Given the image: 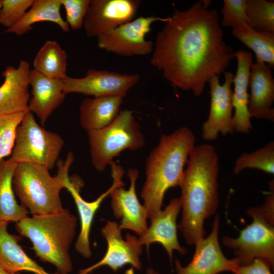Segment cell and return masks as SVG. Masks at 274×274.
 <instances>
[{"mask_svg": "<svg viewBox=\"0 0 274 274\" xmlns=\"http://www.w3.org/2000/svg\"><path fill=\"white\" fill-rule=\"evenodd\" d=\"M246 168H257L274 174V142L251 153H243L236 160L233 172L235 175Z\"/></svg>", "mask_w": 274, "mask_h": 274, "instance_id": "obj_28", "label": "cell"}, {"mask_svg": "<svg viewBox=\"0 0 274 274\" xmlns=\"http://www.w3.org/2000/svg\"><path fill=\"white\" fill-rule=\"evenodd\" d=\"M74 156L69 152L65 160H58V172L52 177L47 168L30 163H18L13 178V187L20 204L33 215L56 213L63 209L60 192L66 188L69 168Z\"/></svg>", "mask_w": 274, "mask_h": 274, "instance_id": "obj_5", "label": "cell"}, {"mask_svg": "<svg viewBox=\"0 0 274 274\" xmlns=\"http://www.w3.org/2000/svg\"><path fill=\"white\" fill-rule=\"evenodd\" d=\"M195 137L186 127L170 134H162L158 145L152 150L146 163V181L141 192L147 211L152 220L161 211L166 191L180 186L184 166L194 147Z\"/></svg>", "mask_w": 274, "mask_h": 274, "instance_id": "obj_3", "label": "cell"}, {"mask_svg": "<svg viewBox=\"0 0 274 274\" xmlns=\"http://www.w3.org/2000/svg\"><path fill=\"white\" fill-rule=\"evenodd\" d=\"M127 173L130 181V187L126 190L123 188L124 184L119 185L112 190L110 194L111 207L115 217L121 219L119 228L130 229L141 236L148 227L147 211L140 203L135 192L139 172L136 168H129Z\"/></svg>", "mask_w": 274, "mask_h": 274, "instance_id": "obj_16", "label": "cell"}, {"mask_svg": "<svg viewBox=\"0 0 274 274\" xmlns=\"http://www.w3.org/2000/svg\"><path fill=\"white\" fill-rule=\"evenodd\" d=\"M220 225L219 215L214 220L210 234L195 246L194 254L191 262L183 267L179 261L175 260L177 274H218L223 271L233 272L239 265L234 258L227 259L223 253L218 241Z\"/></svg>", "mask_w": 274, "mask_h": 274, "instance_id": "obj_12", "label": "cell"}, {"mask_svg": "<svg viewBox=\"0 0 274 274\" xmlns=\"http://www.w3.org/2000/svg\"><path fill=\"white\" fill-rule=\"evenodd\" d=\"M234 57L237 60V67L233 79L232 104L234 113L232 124L234 131L247 133L253 128L248 111V91L252 55L250 52L239 49L234 52Z\"/></svg>", "mask_w": 274, "mask_h": 274, "instance_id": "obj_21", "label": "cell"}, {"mask_svg": "<svg viewBox=\"0 0 274 274\" xmlns=\"http://www.w3.org/2000/svg\"><path fill=\"white\" fill-rule=\"evenodd\" d=\"M232 35L255 54L256 61L274 67V32L257 31L248 25L233 29Z\"/></svg>", "mask_w": 274, "mask_h": 274, "instance_id": "obj_27", "label": "cell"}, {"mask_svg": "<svg viewBox=\"0 0 274 274\" xmlns=\"http://www.w3.org/2000/svg\"><path fill=\"white\" fill-rule=\"evenodd\" d=\"M110 165L113 183L108 190L93 201H86L81 197L80 191L83 186L84 183L79 177L75 176L70 178L67 184L66 189L71 193L74 199L80 219L81 229L75 244V249L85 258H89L92 254L89 242V234L96 212L102 201L110 195L115 187L124 184L122 181L124 173L122 167L114 161L110 163Z\"/></svg>", "mask_w": 274, "mask_h": 274, "instance_id": "obj_15", "label": "cell"}, {"mask_svg": "<svg viewBox=\"0 0 274 274\" xmlns=\"http://www.w3.org/2000/svg\"><path fill=\"white\" fill-rule=\"evenodd\" d=\"M119 224L115 221H107L101 228V234L106 239L108 248L104 257L92 266L81 269L78 274H89L100 266L107 265L114 271L126 264L140 269L142 267L139 256L143 246L135 236L127 233L124 240Z\"/></svg>", "mask_w": 274, "mask_h": 274, "instance_id": "obj_13", "label": "cell"}, {"mask_svg": "<svg viewBox=\"0 0 274 274\" xmlns=\"http://www.w3.org/2000/svg\"><path fill=\"white\" fill-rule=\"evenodd\" d=\"M91 162L99 172L104 171L124 150L144 147L145 137L139 124L128 110L120 111L115 119L100 129L87 131Z\"/></svg>", "mask_w": 274, "mask_h": 274, "instance_id": "obj_6", "label": "cell"}, {"mask_svg": "<svg viewBox=\"0 0 274 274\" xmlns=\"http://www.w3.org/2000/svg\"><path fill=\"white\" fill-rule=\"evenodd\" d=\"M18 164L11 157L0 162V221L17 223L28 214L14 195L13 178Z\"/></svg>", "mask_w": 274, "mask_h": 274, "instance_id": "obj_25", "label": "cell"}, {"mask_svg": "<svg viewBox=\"0 0 274 274\" xmlns=\"http://www.w3.org/2000/svg\"><path fill=\"white\" fill-rule=\"evenodd\" d=\"M126 274H133L132 269H129L126 271ZM147 274H159L158 272L155 271L153 269L149 268L147 270Z\"/></svg>", "mask_w": 274, "mask_h": 274, "instance_id": "obj_36", "label": "cell"}, {"mask_svg": "<svg viewBox=\"0 0 274 274\" xmlns=\"http://www.w3.org/2000/svg\"><path fill=\"white\" fill-rule=\"evenodd\" d=\"M248 25L257 31L274 32V2L246 0Z\"/></svg>", "mask_w": 274, "mask_h": 274, "instance_id": "obj_29", "label": "cell"}, {"mask_svg": "<svg viewBox=\"0 0 274 274\" xmlns=\"http://www.w3.org/2000/svg\"><path fill=\"white\" fill-rule=\"evenodd\" d=\"M67 55L55 41L45 42L37 53L33 70L45 76L55 79L66 78Z\"/></svg>", "mask_w": 274, "mask_h": 274, "instance_id": "obj_26", "label": "cell"}, {"mask_svg": "<svg viewBox=\"0 0 274 274\" xmlns=\"http://www.w3.org/2000/svg\"><path fill=\"white\" fill-rule=\"evenodd\" d=\"M167 18H137L97 37L98 47L124 56L145 55L153 51L154 44L146 39L155 22H166Z\"/></svg>", "mask_w": 274, "mask_h": 274, "instance_id": "obj_8", "label": "cell"}, {"mask_svg": "<svg viewBox=\"0 0 274 274\" xmlns=\"http://www.w3.org/2000/svg\"><path fill=\"white\" fill-rule=\"evenodd\" d=\"M270 194L266 197L262 206L253 207L247 211L249 216H259L269 223L274 224V183L273 180L269 182Z\"/></svg>", "mask_w": 274, "mask_h": 274, "instance_id": "obj_34", "label": "cell"}, {"mask_svg": "<svg viewBox=\"0 0 274 274\" xmlns=\"http://www.w3.org/2000/svg\"><path fill=\"white\" fill-rule=\"evenodd\" d=\"M29 63L21 60L17 67L8 66L2 73L4 81L0 86V115L28 110Z\"/></svg>", "mask_w": 274, "mask_h": 274, "instance_id": "obj_17", "label": "cell"}, {"mask_svg": "<svg viewBox=\"0 0 274 274\" xmlns=\"http://www.w3.org/2000/svg\"><path fill=\"white\" fill-rule=\"evenodd\" d=\"M140 80L138 74H123L107 70L89 69L83 78L68 76L62 80L66 94L79 93L94 97H124Z\"/></svg>", "mask_w": 274, "mask_h": 274, "instance_id": "obj_10", "label": "cell"}, {"mask_svg": "<svg viewBox=\"0 0 274 274\" xmlns=\"http://www.w3.org/2000/svg\"><path fill=\"white\" fill-rule=\"evenodd\" d=\"M272 267L266 260L256 258L251 263L245 265H238L233 273L234 274H272Z\"/></svg>", "mask_w": 274, "mask_h": 274, "instance_id": "obj_35", "label": "cell"}, {"mask_svg": "<svg viewBox=\"0 0 274 274\" xmlns=\"http://www.w3.org/2000/svg\"><path fill=\"white\" fill-rule=\"evenodd\" d=\"M248 111L251 117L274 121V79L270 67L260 61L253 63L250 71Z\"/></svg>", "mask_w": 274, "mask_h": 274, "instance_id": "obj_18", "label": "cell"}, {"mask_svg": "<svg viewBox=\"0 0 274 274\" xmlns=\"http://www.w3.org/2000/svg\"><path fill=\"white\" fill-rule=\"evenodd\" d=\"M1 7H2V0H0V10L1 9Z\"/></svg>", "mask_w": 274, "mask_h": 274, "instance_id": "obj_38", "label": "cell"}, {"mask_svg": "<svg viewBox=\"0 0 274 274\" xmlns=\"http://www.w3.org/2000/svg\"><path fill=\"white\" fill-rule=\"evenodd\" d=\"M141 3L139 0H91L83 26L86 36L97 37L130 22Z\"/></svg>", "mask_w": 274, "mask_h": 274, "instance_id": "obj_14", "label": "cell"}, {"mask_svg": "<svg viewBox=\"0 0 274 274\" xmlns=\"http://www.w3.org/2000/svg\"><path fill=\"white\" fill-rule=\"evenodd\" d=\"M246 0H224L221 9V23L224 27L235 29L249 24Z\"/></svg>", "mask_w": 274, "mask_h": 274, "instance_id": "obj_31", "label": "cell"}, {"mask_svg": "<svg viewBox=\"0 0 274 274\" xmlns=\"http://www.w3.org/2000/svg\"><path fill=\"white\" fill-rule=\"evenodd\" d=\"M26 112L0 115V162L12 154L18 127Z\"/></svg>", "mask_w": 274, "mask_h": 274, "instance_id": "obj_30", "label": "cell"}, {"mask_svg": "<svg viewBox=\"0 0 274 274\" xmlns=\"http://www.w3.org/2000/svg\"><path fill=\"white\" fill-rule=\"evenodd\" d=\"M29 83L32 96L29 100L28 110L35 113L44 125L64 101L66 94L62 80L48 78L33 69L29 73Z\"/></svg>", "mask_w": 274, "mask_h": 274, "instance_id": "obj_20", "label": "cell"}, {"mask_svg": "<svg viewBox=\"0 0 274 274\" xmlns=\"http://www.w3.org/2000/svg\"><path fill=\"white\" fill-rule=\"evenodd\" d=\"M210 3L199 1L186 10L175 9L157 35L150 60L174 87L196 96L234 57L223 39L217 11L209 9Z\"/></svg>", "mask_w": 274, "mask_h": 274, "instance_id": "obj_1", "label": "cell"}, {"mask_svg": "<svg viewBox=\"0 0 274 274\" xmlns=\"http://www.w3.org/2000/svg\"><path fill=\"white\" fill-rule=\"evenodd\" d=\"M253 222L240 231L236 238L222 237L223 244L234 250L239 265L251 263L256 258L274 265V224L257 215Z\"/></svg>", "mask_w": 274, "mask_h": 274, "instance_id": "obj_9", "label": "cell"}, {"mask_svg": "<svg viewBox=\"0 0 274 274\" xmlns=\"http://www.w3.org/2000/svg\"><path fill=\"white\" fill-rule=\"evenodd\" d=\"M180 185L182 216L178 227L186 243L195 245L204 238V220L216 212L218 204L219 160L209 144L195 146Z\"/></svg>", "mask_w": 274, "mask_h": 274, "instance_id": "obj_2", "label": "cell"}, {"mask_svg": "<svg viewBox=\"0 0 274 274\" xmlns=\"http://www.w3.org/2000/svg\"><path fill=\"white\" fill-rule=\"evenodd\" d=\"M123 101L120 96L85 98L79 108L81 126L88 131L108 126L119 114Z\"/></svg>", "mask_w": 274, "mask_h": 274, "instance_id": "obj_23", "label": "cell"}, {"mask_svg": "<svg viewBox=\"0 0 274 274\" xmlns=\"http://www.w3.org/2000/svg\"><path fill=\"white\" fill-rule=\"evenodd\" d=\"M225 81L221 85L219 76L214 75L210 79L211 104L208 118L203 123L202 137L207 141H214L220 132L223 136L234 131L232 114L233 83L234 75L224 72Z\"/></svg>", "mask_w": 274, "mask_h": 274, "instance_id": "obj_11", "label": "cell"}, {"mask_svg": "<svg viewBox=\"0 0 274 274\" xmlns=\"http://www.w3.org/2000/svg\"><path fill=\"white\" fill-rule=\"evenodd\" d=\"M77 218L69 210L28 216L15 224L17 232L32 244L36 255L54 265L58 272L68 274L73 265L69 248L76 233Z\"/></svg>", "mask_w": 274, "mask_h": 274, "instance_id": "obj_4", "label": "cell"}, {"mask_svg": "<svg viewBox=\"0 0 274 274\" xmlns=\"http://www.w3.org/2000/svg\"><path fill=\"white\" fill-rule=\"evenodd\" d=\"M64 145L58 134L46 130L27 111L18 127L11 158L18 163H30L52 169Z\"/></svg>", "mask_w": 274, "mask_h": 274, "instance_id": "obj_7", "label": "cell"}, {"mask_svg": "<svg viewBox=\"0 0 274 274\" xmlns=\"http://www.w3.org/2000/svg\"><path fill=\"white\" fill-rule=\"evenodd\" d=\"M0 274H20L19 272H8L4 269H3L1 266H0Z\"/></svg>", "mask_w": 274, "mask_h": 274, "instance_id": "obj_37", "label": "cell"}, {"mask_svg": "<svg viewBox=\"0 0 274 274\" xmlns=\"http://www.w3.org/2000/svg\"><path fill=\"white\" fill-rule=\"evenodd\" d=\"M7 222L0 221V266L9 272L25 270L35 274H64L46 271L31 259L19 244L21 237L10 233Z\"/></svg>", "mask_w": 274, "mask_h": 274, "instance_id": "obj_22", "label": "cell"}, {"mask_svg": "<svg viewBox=\"0 0 274 274\" xmlns=\"http://www.w3.org/2000/svg\"><path fill=\"white\" fill-rule=\"evenodd\" d=\"M61 6L59 0H33L23 16L5 32L22 36L32 29L33 24L43 21L55 23L62 31L67 32L70 27L61 17Z\"/></svg>", "mask_w": 274, "mask_h": 274, "instance_id": "obj_24", "label": "cell"}, {"mask_svg": "<svg viewBox=\"0 0 274 274\" xmlns=\"http://www.w3.org/2000/svg\"><path fill=\"white\" fill-rule=\"evenodd\" d=\"M181 208L179 198L172 199L164 210L151 220L150 226L139 238L140 243L147 247L154 243L161 244L166 251L170 262L174 250H177L182 255L186 253V249L179 244L177 233L176 220Z\"/></svg>", "mask_w": 274, "mask_h": 274, "instance_id": "obj_19", "label": "cell"}, {"mask_svg": "<svg viewBox=\"0 0 274 274\" xmlns=\"http://www.w3.org/2000/svg\"><path fill=\"white\" fill-rule=\"evenodd\" d=\"M33 0H2L0 24L7 27L16 23L30 8Z\"/></svg>", "mask_w": 274, "mask_h": 274, "instance_id": "obj_32", "label": "cell"}, {"mask_svg": "<svg viewBox=\"0 0 274 274\" xmlns=\"http://www.w3.org/2000/svg\"><path fill=\"white\" fill-rule=\"evenodd\" d=\"M65 11V21L73 29L83 26L91 0H59Z\"/></svg>", "mask_w": 274, "mask_h": 274, "instance_id": "obj_33", "label": "cell"}]
</instances>
